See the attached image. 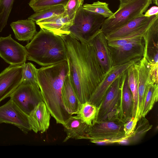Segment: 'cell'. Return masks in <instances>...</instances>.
I'll return each mask as SVG.
<instances>
[{
	"label": "cell",
	"mask_w": 158,
	"mask_h": 158,
	"mask_svg": "<svg viewBox=\"0 0 158 158\" xmlns=\"http://www.w3.org/2000/svg\"><path fill=\"white\" fill-rule=\"evenodd\" d=\"M61 37L66 47L71 83L81 104L89 100L105 73L90 42L81 43L69 34Z\"/></svg>",
	"instance_id": "6da1fadb"
},
{
	"label": "cell",
	"mask_w": 158,
	"mask_h": 158,
	"mask_svg": "<svg viewBox=\"0 0 158 158\" xmlns=\"http://www.w3.org/2000/svg\"><path fill=\"white\" fill-rule=\"evenodd\" d=\"M69 71L67 60L38 69V85L43 101L51 116L62 125L71 116L62 102L61 90Z\"/></svg>",
	"instance_id": "7a4b0ae2"
},
{
	"label": "cell",
	"mask_w": 158,
	"mask_h": 158,
	"mask_svg": "<svg viewBox=\"0 0 158 158\" xmlns=\"http://www.w3.org/2000/svg\"><path fill=\"white\" fill-rule=\"evenodd\" d=\"M25 47L27 59L43 66L67 60L66 47L62 38L41 28Z\"/></svg>",
	"instance_id": "3957f363"
},
{
	"label": "cell",
	"mask_w": 158,
	"mask_h": 158,
	"mask_svg": "<svg viewBox=\"0 0 158 158\" xmlns=\"http://www.w3.org/2000/svg\"><path fill=\"white\" fill-rule=\"evenodd\" d=\"M152 3V0H131L120 3L111 19H105L100 29L106 35L129 22L144 15Z\"/></svg>",
	"instance_id": "277c9868"
},
{
	"label": "cell",
	"mask_w": 158,
	"mask_h": 158,
	"mask_svg": "<svg viewBox=\"0 0 158 158\" xmlns=\"http://www.w3.org/2000/svg\"><path fill=\"white\" fill-rule=\"evenodd\" d=\"M105 19L101 15L86 11L82 6L76 13L69 35L81 43H89L101 29Z\"/></svg>",
	"instance_id": "5b68a950"
},
{
	"label": "cell",
	"mask_w": 158,
	"mask_h": 158,
	"mask_svg": "<svg viewBox=\"0 0 158 158\" xmlns=\"http://www.w3.org/2000/svg\"><path fill=\"white\" fill-rule=\"evenodd\" d=\"M118 118L97 121L90 126L87 139L96 143H120L127 136Z\"/></svg>",
	"instance_id": "8992f818"
},
{
	"label": "cell",
	"mask_w": 158,
	"mask_h": 158,
	"mask_svg": "<svg viewBox=\"0 0 158 158\" xmlns=\"http://www.w3.org/2000/svg\"><path fill=\"white\" fill-rule=\"evenodd\" d=\"M10 97L28 115L39 103L43 101L39 86L22 82Z\"/></svg>",
	"instance_id": "52a82bcc"
},
{
	"label": "cell",
	"mask_w": 158,
	"mask_h": 158,
	"mask_svg": "<svg viewBox=\"0 0 158 158\" xmlns=\"http://www.w3.org/2000/svg\"><path fill=\"white\" fill-rule=\"evenodd\" d=\"M122 75L113 82L101 103L97 121L118 118Z\"/></svg>",
	"instance_id": "ba28073f"
},
{
	"label": "cell",
	"mask_w": 158,
	"mask_h": 158,
	"mask_svg": "<svg viewBox=\"0 0 158 158\" xmlns=\"http://www.w3.org/2000/svg\"><path fill=\"white\" fill-rule=\"evenodd\" d=\"M3 123L17 127L25 134L31 131L28 115L11 99L0 106V124Z\"/></svg>",
	"instance_id": "9c48e42d"
},
{
	"label": "cell",
	"mask_w": 158,
	"mask_h": 158,
	"mask_svg": "<svg viewBox=\"0 0 158 158\" xmlns=\"http://www.w3.org/2000/svg\"><path fill=\"white\" fill-rule=\"evenodd\" d=\"M25 47L13 39L10 34L0 37V57L10 65H23L27 59Z\"/></svg>",
	"instance_id": "30bf717a"
},
{
	"label": "cell",
	"mask_w": 158,
	"mask_h": 158,
	"mask_svg": "<svg viewBox=\"0 0 158 158\" xmlns=\"http://www.w3.org/2000/svg\"><path fill=\"white\" fill-rule=\"evenodd\" d=\"M144 42L143 38L127 43L116 48L109 47L113 66L127 63L143 55Z\"/></svg>",
	"instance_id": "8fae6325"
},
{
	"label": "cell",
	"mask_w": 158,
	"mask_h": 158,
	"mask_svg": "<svg viewBox=\"0 0 158 158\" xmlns=\"http://www.w3.org/2000/svg\"><path fill=\"white\" fill-rule=\"evenodd\" d=\"M141 59H135L124 64L113 66L105 73L103 80L97 87L88 101L96 106H99L114 81L121 75L130 66L138 62Z\"/></svg>",
	"instance_id": "7c38bea8"
},
{
	"label": "cell",
	"mask_w": 158,
	"mask_h": 158,
	"mask_svg": "<svg viewBox=\"0 0 158 158\" xmlns=\"http://www.w3.org/2000/svg\"><path fill=\"white\" fill-rule=\"evenodd\" d=\"M23 66L10 65L0 73V102L10 95L22 82Z\"/></svg>",
	"instance_id": "4fadbf2b"
},
{
	"label": "cell",
	"mask_w": 158,
	"mask_h": 158,
	"mask_svg": "<svg viewBox=\"0 0 158 158\" xmlns=\"http://www.w3.org/2000/svg\"><path fill=\"white\" fill-rule=\"evenodd\" d=\"M90 42L93 45L98 61L106 73L113 65L110 51L105 35L100 29L94 35Z\"/></svg>",
	"instance_id": "5bb4252c"
},
{
	"label": "cell",
	"mask_w": 158,
	"mask_h": 158,
	"mask_svg": "<svg viewBox=\"0 0 158 158\" xmlns=\"http://www.w3.org/2000/svg\"><path fill=\"white\" fill-rule=\"evenodd\" d=\"M118 118L124 123L132 117L133 107L132 96L128 85L127 70L121 76Z\"/></svg>",
	"instance_id": "9a60e30c"
},
{
	"label": "cell",
	"mask_w": 158,
	"mask_h": 158,
	"mask_svg": "<svg viewBox=\"0 0 158 158\" xmlns=\"http://www.w3.org/2000/svg\"><path fill=\"white\" fill-rule=\"evenodd\" d=\"M40 28L61 36L70 34L69 29L73 23L64 12L50 18L36 22Z\"/></svg>",
	"instance_id": "2e32d148"
},
{
	"label": "cell",
	"mask_w": 158,
	"mask_h": 158,
	"mask_svg": "<svg viewBox=\"0 0 158 158\" xmlns=\"http://www.w3.org/2000/svg\"><path fill=\"white\" fill-rule=\"evenodd\" d=\"M31 130L44 133L48 129L51 115L44 101L39 103L28 115Z\"/></svg>",
	"instance_id": "e0dca14e"
},
{
	"label": "cell",
	"mask_w": 158,
	"mask_h": 158,
	"mask_svg": "<svg viewBox=\"0 0 158 158\" xmlns=\"http://www.w3.org/2000/svg\"><path fill=\"white\" fill-rule=\"evenodd\" d=\"M138 107L136 115L141 116L146 88L152 81L150 69L146 60L143 57L138 64Z\"/></svg>",
	"instance_id": "ac0fdd59"
},
{
	"label": "cell",
	"mask_w": 158,
	"mask_h": 158,
	"mask_svg": "<svg viewBox=\"0 0 158 158\" xmlns=\"http://www.w3.org/2000/svg\"><path fill=\"white\" fill-rule=\"evenodd\" d=\"M63 126L66 134L63 142L70 139H87L90 126L75 116H70Z\"/></svg>",
	"instance_id": "d6986e66"
},
{
	"label": "cell",
	"mask_w": 158,
	"mask_h": 158,
	"mask_svg": "<svg viewBox=\"0 0 158 158\" xmlns=\"http://www.w3.org/2000/svg\"><path fill=\"white\" fill-rule=\"evenodd\" d=\"M63 104L68 112L72 115L76 114L81 104L79 100L71 83L69 72L64 79L61 90Z\"/></svg>",
	"instance_id": "ffe728a7"
},
{
	"label": "cell",
	"mask_w": 158,
	"mask_h": 158,
	"mask_svg": "<svg viewBox=\"0 0 158 158\" xmlns=\"http://www.w3.org/2000/svg\"><path fill=\"white\" fill-rule=\"evenodd\" d=\"M10 26L15 38L20 41L31 40L37 32L34 22L28 19L13 22Z\"/></svg>",
	"instance_id": "44dd1931"
},
{
	"label": "cell",
	"mask_w": 158,
	"mask_h": 158,
	"mask_svg": "<svg viewBox=\"0 0 158 158\" xmlns=\"http://www.w3.org/2000/svg\"><path fill=\"white\" fill-rule=\"evenodd\" d=\"M157 16L158 15L151 16L145 24L126 36L117 39L107 40L108 46L111 47H118L127 43L143 38L145 33Z\"/></svg>",
	"instance_id": "7402d4cb"
},
{
	"label": "cell",
	"mask_w": 158,
	"mask_h": 158,
	"mask_svg": "<svg viewBox=\"0 0 158 158\" xmlns=\"http://www.w3.org/2000/svg\"><path fill=\"white\" fill-rule=\"evenodd\" d=\"M151 17H147L143 15L132 20L122 27L105 35L107 40L117 39L128 35L145 24Z\"/></svg>",
	"instance_id": "603a6c76"
},
{
	"label": "cell",
	"mask_w": 158,
	"mask_h": 158,
	"mask_svg": "<svg viewBox=\"0 0 158 158\" xmlns=\"http://www.w3.org/2000/svg\"><path fill=\"white\" fill-rule=\"evenodd\" d=\"M152 127L145 117H141L137 122L136 127L132 133L126 137L120 143L132 144L140 141Z\"/></svg>",
	"instance_id": "cb8c5ba5"
},
{
	"label": "cell",
	"mask_w": 158,
	"mask_h": 158,
	"mask_svg": "<svg viewBox=\"0 0 158 158\" xmlns=\"http://www.w3.org/2000/svg\"><path fill=\"white\" fill-rule=\"evenodd\" d=\"M139 61L131 65L127 70L128 85L133 98L132 117H133L136 115L138 107V64Z\"/></svg>",
	"instance_id": "d4e9b609"
},
{
	"label": "cell",
	"mask_w": 158,
	"mask_h": 158,
	"mask_svg": "<svg viewBox=\"0 0 158 158\" xmlns=\"http://www.w3.org/2000/svg\"><path fill=\"white\" fill-rule=\"evenodd\" d=\"M99 109V106L88 101L81 104L75 116L90 126L97 121Z\"/></svg>",
	"instance_id": "484cf974"
},
{
	"label": "cell",
	"mask_w": 158,
	"mask_h": 158,
	"mask_svg": "<svg viewBox=\"0 0 158 158\" xmlns=\"http://www.w3.org/2000/svg\"><path fill=\"white\" fill-rule=\"evenodd\" d=\"M158 84L152 81L147 85L144 98L141 117H145L158 101Z\"/></svg>",
	"instance_id": "4316f807"
},
{
	"label": "cell",
	"mask_w": 158,
	"mask_h": 158,
	"mask_svg": "<svg viewBox=\"0 0 158 158\" xmlns=\"http://www.w3.org/2000/svg\"><path fill=\"white\" fill-rule=\"evenodd\" d=\"M108 4L98 1L91 4H85L82 5L86 11L93 14L101 15L105 18H112L114 13L109 9Z\"/></svg>",
	"instance_id": "83f0119b"
},
{
	"label": "cell",
	"mask_w": 158,
	"mask_h": 158,
	"mask_svg": "<svg viewBox=\"0 0 158 158\" xmlns=\"http://www.w3.org/2000/svg\"><path fill=\"white\" fill-rule=\"evenodd\" d=\"M64 11V6L63 5L53 6L35 12L29 16L28 19L36 22L62 14Z\"/></svg>",
	"instance_id": "f1b7e54d"
},
{
	"label": "cell",
	"mask_w": 158,
	"mask_h": 158,
	"mask_svg": "<svg viewBox=\"0 0 158 158\" xmlns=\"http://www.w3.org/2000/svg\"><path fill=\"white\" fill-rule=\"evenodd\" d=\"M23 66L22 82L39 86L37 79L38 69L31 62L25 63Z\"/></svg>",
	"instance_id": "f546056e"
},
{
	"label": "cell",
	"mask_w": 158,
	"mask_h": 158,
	"mask_svg": "<svg viewBox=\"0 0 158 158\" xmlns=\"http://www.w3.org/2000/svg\"><path fill=\"white\" fill-rule=\"evenodd\" d=\"M69 0H30L29 5L36 12L49 7L58 5L65 6Z\"/></svg>",
	"instance_id": "4dcf8cb0"
},
{
	"label": "cell",
	"mask_w": 158,
	"mask_h": 158,
	"mask_svg": "<svg viewBox=\"0 0 158 158\" xmlns=\"http://www.w3.org/2000/svg\"><path fill=\"white\" fill-rule=\"evenodd\" d=\"M15 0H0V32L7 24Z\"/></svg>",
	"instance_id": "1f68e13d"
},
{
	"label": "cell",
	"mask_w": 158,
	"mask_h": 158,
	"mask_svg": "<svg viewBox=\"0 0 158 158\" xmlns=\"http://www.w3.org/2000/svg\"><path fill=\"white\" fill-rule=\"evenodd\" d=\"M84 0H69L64 6V13L69 18L73 20L76 12L83 5Z\"/></svg>",
	"instance_id": "d6a6232c"
},
{
	"label": "cell",
	"mask_w": 158,
	"mask_h": 158,
	"mask_svg": "<svg viewBox=\"0 0 158 158\" xmlns=\"http://www.w3.org/2000/svg\"><path fill=\"white\" fill-rule=\"evenodd\" d=\"M138 119V118L135 117H132L124 123L123 129L127 137L133 132Z\"/></svg>",
	"instance_id": "836d02e7"
},
{
	"label": "cell",
	"mask_w": 158,
	"mask_h": 158,
	"mask_svg": "<svg viewBox=\"0 0 158 158\" xmlns=\"http://www.w3.org/2000/svg\"><path fill=\"white\" fill-rule=\"evenodd\" d=\"M144 16L147 17H150L153 15H158V7L157 6H153L145 11Z\"/></svg>",
	"instance_id": "e575fe53"
},
{
	"label": "cell",
	"mask_w": 158,
	"mask_h": 158,
	"mask_svg": "<svg viewBox=\"0 0 158 158\" xmlns=\"http://www.w3.org/2000/svg\"><path fill=\"white\" fill-rule=\"evenodd\" d=\"M152 2L157 6L158 5V0H152Z\"/></svg>",
	"instance_id": "d590c367"
},
{
	"label": "cell",
	"mask_w": 158,
	"mask_h": 158,
	"mask_svg": "<svg viewBox=\"0 0 158 158\" xmlns=\"http://www.w3.org/2000/svg\"><path fill=\"white\" fill-rule=\"evenodd\" d=\"M131 0H119L120 2V3H126Z\"/></svg>",
	"instance_id": "8d00e7d4"
}]
</instances>
